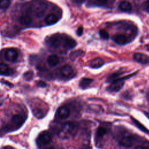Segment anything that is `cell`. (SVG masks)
I'll list each match as a JSON object with an SVG mask.
<instances>
[{"label":"cell","instance_id":"6da1fadb","mask_svg":"<svg viewBox=\"0 0 149 149\" xmlns=\"http://www.w3.org/2000/svg\"><path fill=\"white\" fill-rule=\"evenodd\" d=\"M76 126L72 122H68L65 123L62 127V133L63 137L67 138L71 136L75 132Z\"/></svg>","mask_w":149,"mask_h":149},{"label":"cell","instance_id":"7a4b0ae2","mask_svg":"<svg viewBox=\"0 0 149 149\" xmlns=\"http://www.w3.org/2000/svg\"><path fill=\"white\" fill-rule=\"evenodd\" d=\"M52 140V137L51 134L47 132H42L37 139V144L38 146H42L47 145L51 142Z\"/></svg>","mask_w":149,"mask_h":149},{"label":"cell","instance_id":"3957f363","mask_svg":"<svg viewBox=\"0 0 149 149\" xmlns=\"http://www.w3.org/2000/svg\"><path fill=\"white\" fill-rule=\"evenodd\" d=\"M124 80L123 79H115L112 81V83L107 87V90L109 92H117L119 91L124 86Z\"/></svg>","mask_w":149,"mask_h":149},{"label":"cell","instance_id":"277c9868","mask_svg":"<svg viewBox=\"0 0 149 149\" xmlns=\"http://www.w3.org/2000/svg\"><path fill=\"white\" fill-rule=\"evenodd\" d=\"M63 37H61L59 34H55L49 38L48 44L51 47L56 48L59 47L61 44H62L63 45Z\"/></svg>","mask_w":149,"mask_h":149},{"label":"cell","instance_id":"5b68a950","mask_svg":"<svg viewBox=\"0 0 149 149\" xmlns=\"http://www.w3.org/2000/svg\"><path fill=\"white\" fill-rule=\"evenodd\" d=\"M17 52L14 48H9L7 49L5 53V58L6 60L10 62H15L17 58Z\"/></svg>","mask_w":149,"mask_h":149},{"label":"cell","instance_id":"8992f818","mask_svg":"<svg viewBox=\"0 0 149 149\" xmlns=\"http://www.w3.org/2000/svg\"><path fill=\"white\" fill-rule=\"evenodd\" d=\"M133 59L137 62L142 64H147L149 63V56L142 53H135L133 55Z\"/></svg>","mask_w":149,"mask_h":149},{"label":"cell","instance_id":"52a82bcc","mask_svg":"<svg viewBox=\"0 0 149 149\" xmlns=\"http://www.w3.org/2000/svg\"><path fill=\"white\" fill-rule=\"evenodd\" d=\"M60 73L61 75L64 77L68 78L72 76L73 73V70L70 65H65L61 68Z\"/></svg>","mask_w":149,"mask_h":149},{"label":"cell","instance_id":"ba28073f","mask_svg":"<svg viewBox=\"0 0 149 149\" xmlns=\"http://www.w3.org/2000/svg\"><path fill=\"white\" fill-rule=\"evenodd\" d=\"M134 139L132 136H125L119 141V144L125 147H130L133 145Z\"/></svg>","mask_w":149,"mask_h":149},{"label":"cell","instance_id":"9c48e42d","mask_svg":"<svg viewBox=\"0 0 149 149\" xmlns=\"http://www.w3.org/2000/svg\"><path fill=\"white\" fill-rule=\"evenodd\" d=\"M112 40L119 45H124L127 42L126 36L122 34H117L113 36Z\"/></svg>","mask_w":149,"mask_h":149},{"label":"cell","instance_id":"30bf717a","mask_svg":"<svg viewBox=\"0 0 149 149\" xmlns=\"http://www.w3.org/2000/svg\"><path fill=\"white\" fill-rule=\"evenodd\" d=\"M76 45V41L70 38V37H63V47L66 49H71L73 47H74V46Z\"/></svg>","mask_w":149,"mask_h":149},{"label":"cell","instance_id":"8fae6325","mask_svg":"<svg viewBox=\"0 0 149 149\" xmlns=\"http://www.w3.org/2000/svg\"><path fill=\"white\" fill-rule=\"evenodd\" d=\"M58 114L61 119H66L70 115V110L66 107H61L58 110Z\"/></svg>","mask_w":149,"mask_h":149},{"label":"cell","instance_id":"7c38bea8","mask_svg":"<svg viewBox=\"0 0 149 149\" xmlns=\"http://www.w3.org/2000/svg\"><path fill=\"white\" fill-rule=\"evenodd\" d=\"M119 8L122 11L130 12L132 9V4L129 1H124L119 4Z\"/></svg>","mask_w":149,"mask_h":149},{"label":"cell","instance_id":"4fadbf2b","mask_svg":"<svg viewBox=\"0 0 149 149\" xmlns=\"http://www.w3.org/2000/svg\"><path fill=\"white\" fill-rule=\"evenodd\" d=\"M59 62V58L55 54L50 55L47 58V63L51 66L56 65Z\"/></svg>","mask_w":149,"mask_h":149},{"label":"cell","instance_id":"5bb4252c","mask_svg":"<svg viewBox=\"0 0 149 149\" xmlns=\"http://www.w3.org/2000/svg\"><path fill=\"white\" fill-rule=\"evenodd\" d=\"M12 73V70L8 66L4 63H0V74L7 75Z\"/></svg>","mask_w":149,"mask_h":149},{"label":"cell","instance_id":"9a60e30c","mask_svg":"<svg viewBox=\"0 0 149 149\" xmlns=\"http://www.w3.org/2000/svg\"><path fill=\"white\" fill-rule=\"evenodd\" d=\"M58 19L54 13H49L45 18V22L48 24H53L57 22Z\"/></svg>","mask_w":149,"mask_h":149},{"label":"cell","instance_id":"2e32d148","mask_svg":"<svg viewBox=\"0 0 149 149\" xmlns=\"http://www.w3.org/2000/svg\"><path fill=\"white\" fill-rule=\"evenodd\" d=\"M104 61L100 58H96L93 59L90 62V66L93 68H98L102 66Z\"/></svg>","mask_w":149,"mask_h":149},{"label":"cell","instance_id":"e0dca14e","mask_svg":"<svg viewBox=\"0 0 149 149\" xmlns=\"http://www.w3.org/2000/svg\"><path fill=\"white\" fill-rule=\"evenodd\" d=\"M93 81V79L83 78L80 80V81L79 82V86H80V88H81L83 89L86 88L87 87H88L91 84V83Z\"/></svg>","mask_w":149,"mask_h":149},{"label":"cell","instance_id":"ac0fdd59","mask_svg":"<svg viewBox=\"0 0 149 149\" xmlns=\"http://www.w3.org/2000/svg\"><path fill=\"white\" fill-rule=\"evenodd\" d=\"M12 122L16 126H20L24 123V119L20 115L16 114L12 118Z\"/></svg>","mask_w":149,"mask_h":149},{"label":"cell","instance_id":"d6986e66","mask_svg":"<svg viewBox=\"0 0 149 149\" xmlns=\"http://www.w3.org/2000/svg\"><path fill=\"white\" fill-rule=\"evenodd\" d=\"M31 17L27 15H22L19 18V22L23 25H29L31 23Z\"/></svg>","mask_w":149,"mask_h":149},{"label":"cell","instance_id":"ffe728a7","mask_svg":"<svg viewBox=\"0 0 149 149\" xmlns=\"http://www.w3.org/2000/svg\"><path fill=\"white\" fill-rule=\"evenodd\" d=\"M132 120L133 122L134 123V124L136 126V127H138L141 131L144 132L145 133L149 134L148 130L146 127H145L140 122H139L138 120H137L136 119H135L134 118H132Z\"/></svg>","mask_w":149,"mask_h":149},{"label":"cell","instance_id":"44dd1931","mask_svg":"<svg viewBox=\"0 0 149 149\" xmlns=\"http://www.w3.org/2000/svg\"><path fill=\"white\" fill-rule=\"evenodd\" d=\"M107 133V130L102 127V126H100L97 130V132H96V136L97 138L100 139L102 138L104 136V135H105Z\"/></svg>","mask_w":149,"mask_h":149},{"label":"cell","instance_id":"7402d4cb","mask_svg":"<svg viewBox=\"0 0 149 149\" xmlns=\"http://www.w3.org/2000/svg\"><path fill=\"white\" fill-rule=\"evenodd\" d=\"M33 113L34 116L37 118H41L44 116V112L42 109L37 108L33 111Z\"/></svg>","mask_w":149,"mask_h":149},{"label":"cell","instance_id":"603a6c76","mask_svg":"<svg viewBox=\"0 0 149 149\" xmlns=\"http://www.w3.org/2000/svg\"><path fill=\"white\" fill-rule=\"evenodd\" d=\"M9 0H0V8L2 9H7L10 5Z\"/></svg>","mask_w":149,"mask_h":149},{"label":"cell","instance_id":"cb8c5ba5","mask_svg":"<svg viewBox=\"0 0 149 149\" xmlns=\"http://www.w3.org/2000/svg\"><path fill=\"white\" fill-rule=\"evenodd\" d=\"M100 36L101 37V38H102V39H105V40H107L109 38V35L108 34V33L105 30H100V32H99Z\"/></svg>","mask_w":149,"mask_h":149},{"label":"cell","instance_id":"d4e9b609","mask_svg":"<svg viewBox=\"0 0 149 149\" xmlns=\"http://www.w3.org/2000/svg\"><path fill=\"white\" fill-rule=\"evenodd\" d=\"M119 75V73H113V74H111L110 76H109V77L107 79L108 81H111L114 80L115 79H116V77Z\"/></svg>","mask_w":149,"mask_h":149},{"label":"cell","instance_id":"484cf974","mask_svg":"<svg viewBox=\"0 0 149 149\" xmlns=\"http://www.w3.org/2000/svg\"><path fill=\"white\" fill-rule=\"evenodd\" d=\"M24 77L26 80H30L33 77V72L31 71L26 72L24 74Z\"/></svg>","mask_w":149,"mask_h":149},{"label":"cell","instance_id":"4316f807","mask_svg":"<svg viewBox=\"0 0 149 149\" xmlns=\"http://www.w3.org/2000/svg\"><path fill=\"white\" fill-rule=\"evenodd\" d=\"M37 85L40 87H44L47 86L46 83L42 81H38L37 82Z\"/></svg>","mask_w":149,"mask_h":149},{"label":"cell","instance_id":"83f0119b","mask_svg":"<svg viewBox=\"0 0 149 149\" xmlns=\"http://www.w3.org/2000/svg\"><path fill=\"white\" fill-rule=\"evenodd\" d=\"M82 33H83V28L81 27H79L77 31V33L79 36H81L82 34Z\"/></svg>","mask_w":149,"mask_h":149},{"label":"cell","instance_id":"f1b7e54d","mask_svg":"<svg viewBox=\"0 0 149 149\" xmlns=\"http://www.w3.org/2000/svg\"><path fill=\"white\" fill-rule=\"evenodd\" d=\"M145 8H146V9L148 10V11H149V0H147L146 1V2H145Z\"/></svg>","mask_w":149,"mask_h":149},{"label":"cell","instance_id":"f546056e","mask_svg":"<svg viewBox=\"0 0 149 149\" xmlns=\"http://www.w3.org/2000/svg\"><path fill=\"white\" fill-rule=\"evenodd\" d=\"M108 1V0H98V1L100 2H101V3H105V2H107Z\"/></svg>","mask_w":149,"mask_h":149},{"label":"cell","instance_id":"4dcf8cb0","mask_svg":"<svg viewBox=\"0 0 149 149\" xmlns=\"http://www.w3.org/2000/svg\"><path fill=\"white\" fill-rule=\"evenodd\" d=\"M145 115L147 116V118L149 119V113H145Z\"/></svg>","mask_w":149,"mask_h":149}]
</instances>
